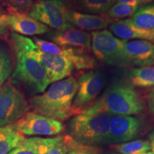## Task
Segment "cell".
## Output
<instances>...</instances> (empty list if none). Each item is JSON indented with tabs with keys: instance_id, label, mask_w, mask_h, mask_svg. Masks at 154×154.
Wrapping results in <instances>:
<instances>
[{
	"instance_id": "obj_1",
	"label": "cell",
	"mask_w": 154,
	"mask_h": 154,
	"mask_svg": "<svg viewBox=\"0 0 154 154\" xmlns=\"http://www.w3.org/2000/svg\"><path fill=\"white\" fill-rule=\"evenodd\" d=\"M77 89V81L68 77L53 83L44 93L34 96L29 106L34 113L61 122L74 116L72 103Z\"/></svg>"
},
{
	"instance_id": "obj_2",
	"label": "cell",
	"mask_w": 154,
	"mask_h": 154,
	"mask_svg": "<svg viewBox=\"0 0 154 154\" xmlns=\"http://www.w3.org/2000/svg\"><path fill=\"white\" fill-rule=\"evenodd\" d=\"M110 119L111 113L91 104L69 121V135L76 142L84 145L97 146L105 144Z\"/></svg>"
},
{
	"instance_id": "obj_3",
	"label": "cell",
	"mask_w": 154,
	"mask_h": 154,
	"mask_svg": "<svg viewBox=\"0 0 154 154\" xmlns=\"http://www.w3.org/2000/svg\"><path fill=\"white\" fill-rule=\"evenodd\" d=\"M92 104L111 114L134 116L144 109L143 100L129 83H114Z\"/></svg>"
},
{
	"instance_id": "obj_4",
	"label": "cell",
	"mask_w": 154,
	"mask_h": 154,
	"mask_svg": "<svg viewBox=\"0 0 154 154\" xmlns=\"http://www.w3.org/2000/svg\"><path fill=\"white\" fill-rule=\"evenodd\" d=\"M14 51H19L38 61L47 71L50 82L54 83L69 76L74 66L70 61L59 56L49 54L38 49L32 38L14 32L10 34Z\"/></svg>"
},
{
	"instance_id": "obj_5",
	"label": "cell",
	"mask_w": 154,
	"mask_h": 154,
	"mask_svg": "<svg viewBox=\"0 0 154 154\" xmlns=\"http://www.w3.org/2000/svg\"><path fill=\"white\" fill-rule=\"evenodd\" d=\"M91 48L95 57L109 66L128 67L124 54V45L128 40L121 39L107 29L92 32Z\"/></svg>"
},
{
	"instance_id": "obj_6",
	"label": "cell",
	"mask_w": 154,
	"mask_h": 154,
	"mask_svg": "<svg viewBox=\"0 0 154 154\" xmlns=\"http://www.w3.org/2000/svg\"><path fill=\"white\" fill-rule=\"evenodd\" d=\"M17 62L11 78L23 83L36 94L46 91L51 82L44 67L33 58L19 51H14Z\"/></svg>"
},
{
	"instance_id": "obj_7",
	"label": "cell",
	"mask_w": 154,
	"mask_h": 154,
	"mask_svg": "<svg viewBox=\"0 0 154 154\" xmlns=\"http://www.w3.org/2000/svg\"><path fill=\"white\" fill-rule=\"evenodd\" d=\"M29 108L22 91L11 82L0 86V127L14 124L28 112Z\"/></svg>"
},
{
	"instance_id": "obj_8",
	"label": "cell",
	"mask_w": 154,
	"mask_h": 154,
	"mask_svg": "<svg viewBox=\"0 0 154 154\" xmlns=\"http://www.w3.org/2000/svg\"><path fill=\"white\" fill-rule=\"evenodd\" d=\"M69 10L65 0H41L34 4L29 15L47 26L60 30L70 25L67 21Z\"/></svg>"
},
{
	"instance_id": "obj_9",
	"label": "cell",
	"mask_w": 154,
	"mask_h": 154,
	"mask_svg": "<svg viewBox=\"0 0 154 154\" xmlns=\"http://www.w3.org/2000/svg\"><path fill=\"white\" fill-rule=\"evenodd\" d=\"M78 89L72 103L74 116H76L91 106L99 96L105 84L103 73L91 70L84 73L77 80Z\"/></svg>"
},
{
	"instance_id": "obj_10",
	"label": "cell",
	"mask_w": 154,
	"mask_h": 154,
	"mask_svg": "<svg viewBox=\"0 0 154 154\" xmlns=\"http://www.w3.org/2000/svg\"><path fill=\"white\" fill-rule=\"evenodd\" d=\"M141 119L134 116L111 114L105 144H116L136 140L143 130Z\"/></svg>"
},
{
	"instance_id": "obj_11",
	"label": "cell",
	"mask_w": 154,
	"mask_h": 154,
	"mask_svg": "<svg viewBox=\"0 0 154 154\" xmlns=\"http://www.w3.org/2000/svg\"><path fill=\"white\" fill-rule=\"evenodd\" d=\"M12 124L24 136H56L64 130L61 121L34 112H27Z\"/></svg>"
},
{
	"instance_id": "obj_12",
	"label": "cell",
	"mask_w": 154,
	"mask_h": 154,
	"mask_svg": "<svg viewBox=\"0 0 154 154\" xmlns=\"http://www.w3.org/2000/svg\"><path fill=\"white\" fill-rule=\"evenodd\" d=\"M34 43L41 51L49 54L66 58L74 64L76 69H91L96 66V59L87 54L84 50L71 47H60L52 42L34 37Z\"/></svg>"
},
{
	"instance_id": "obj_13",
	"label": "cell",
	"mask_w": 154,
	"mask_h": 154,
	"mask_svg": "<svg viewBox=\"0 0 154 154\" xmlns=\"http://www.w3.org/2000/svg\"><path fill=\"white\" fill-rule=\"evenodd\" d=\"M2 17L9 28H11L14 33L22 36L42 35L49 31L48 26L29 14L18 12L11 8L7 14H2Z\"/></svg>"
},
{
	"instance_id": "obj_14",
	"label": "cell",
	"mask_w": 154,
	"mask_h": 154,
	"mask_svg": "<svg viewBox=\"0 0 154 154\" xmlns=\"http://www.w3.org/2000/svg\"><path fill=\"white\" fill-rule=\"evenodd\" d=\"M124 54L130 66L147 67L154 66V43L146 40L127 41Z\"/></svg>"
},
{
	"instance_id": "obj_15",
	"label": "cell",
	"mask_w": 154,
	"mask_h": 154,
	"mask_svg": "<svg viewBox=\"0 0 154 154\" xmlns=\"http://www.w3.org/2000/svg\"><path fill=\"white\" fill-rule=\"evenodd\" d=\"M49 38L60 47L84 50L90 48L91 45V34L74 27L72 24L63 29L56 30L51 33Z\"/></svg>"
},
{
	"instance_id": "obj_16",
	"label": "cell",
	"mask_w": 154,
	"mask_h": 154,
	"mask_svg": "<svg viewBox=\"0 0 154 154\" xmlns=\"http://www.w3.org/2000/svg\"><path fill=\"white\" fill-rule=\"evenodd\" d=\"M67 21L72 26L83 31H99L105 29L111 24V19L105 16L86 14L77 11L69 10Z\"/></svg>"
},
{
	"instance_id": "obj_17",
	"label": "cell",
	"mask_w": 154,
	"mask_h": 154,
	"mask_svg": "<svg viewBox=\"0 0 154 154\" xmlns=\"http://www.w3.org/2000/svg\"><path fill=\"white\" fill-rule=\"evenodd\" d=\"M113 35L121 39L138 38L154 43V30H145L134 26L131 19H120L109 25Z\"/></svg>"
},
{
	"instance_id": "obj_18",
	"label": "cell",
	"mask_w": 154,
	"mask_h": 154,
	"mask_svg": "<svg viewBox=\"0 0 154 154\" xmlns=\"http://www.w3.org/2000/svg\"><path fill=\"white\" fill-rule=\"evenodd\" d=\"M37 154H67L73 138L69 135L53 138L33 137Z\"/></svg>"
},
{
	"instance_id": "obj_19",
	"label": "cell",
	"mask_w": 154,
	"mask_h": 154,
	"mask_svg": "<svg viewBox=\"0 0 154 154\" xmlns=\"http://www.w3.org/2000/svg\"><path fill=\"white\" fill-rule=\"evenodd\" d=\"M25 137L13 124L0 127V154H8L19 146Z\"/></svg>"
},
{
	"instance_id": "obj_20",
	"label": "cell",
	"mask_w": 154,
	"mask_h": 154,
	"mask_svg": "<svg viewBox=\"0 0 154 154\" xmlns=\"http://www.w3.org/2000/svg\"><path fill=\"white\" fill-rule=\"evenodd\" d=\"M129 84L137 87L154 86V66L136 68L128 72Z\"/></svg>"
},
{
	"instance_id": "obj_21",
	"label": "cell",
	"mask_w": 154,
	"mask_h": 154,
	"mask_svg": "<svg viewBox=\"0 0 154 154\" xmlns=\"http://www.w3.org/2000/svg\"><path fill=\"white\" fill-rule=\"evenodd\" d=\"M74 3L83 13L103 14L116 3V0H74Z\"/></svg>"
},
{
	"instance_id": "obj_22",
	"label": "cell",
	"mask_w": 154,
	"mask_h": 154,
	"mask_svg": "<svg viewBox=\"0 0 154 154\" xmlns=\"http://www.w3.org/2000/svg\"><path fill=\"white\" fill-rule=\"evenodd\" d=\"M131 19L136 27L145 30H154V3L138 8Z\"/></svg>"
},
{
	"instance_id": "obj_23",
	"label": "cell",
	"mask_w": 154,
	"mask_h": 154,
	"mask_svg": "<svg viewBox=\"0 0 154 154\" xmlns=\"http://www.w3.org/2000/svg\"><path fill=\"white\" fill-rule=\"evenodd\" d=\"M111 149L119 154H134L149 151L151 146L149 140H134L125 143L112 144Z\"/></svg>"
},
{
	"instance_id": "obj_24",
	"label": "cell",
	"mask_w": 154,
	"mask_h": 154,
	"mask_svg": "<svg viewBox=\"0 0 154 154\" xmlns=\"http://www.w3.org/2000/svg\"><path fill=\"white\" fill-rule=\"evenodd\" d=\"M13 72V61L7 45L0 42V86L8 79Z\"/></svg>"
},
{
	"instance_id": "obj_25",
	"label": "cell",
	"mask_w": 154,
	"mask_h": 154,
	"mask_svg": "<svg viewBox=\"0 0 154 154\" xmlns=\"http://www.w3.org/2000/svg\"><path fill=\"white\" fill-rule=\"evenodd\" d=\"M138 6L133 5L127 3L117 2L113 5L105 13V17L112 19H122L126 17H131L135 14Z\"/></svg>"
},
{
	"instance_id": "obj_26",
	"label": "cell",
	"mask_w": 154,
	"mask_h": 154,
	"mask_svg": "<svg viewBox=\"0 0 154 154\" xmlns=\"http://www.w3.org/2000/svg\"><path fill=\"white\" fill-rule=\"evenodd\" d=\"M8 154H37L33 137L25 138L22 143L11 150Z\"/></svg>"
},
{
	"instance_id": "obj_27",
	"label": "cell",
	"mask_w": 154,
	"mask_h": 154,
	"mask_svg": "<svg viewBox=\"0 0 154 154\" xmlns=\"http://www.w3.org/2000/svg\"><path fill=\"white\" fill-rule=\"evenodd\" d=\"M98 146L84 145L73 139L67 154H99Z\"/></svg>"
},
{
	"instance_id": "obj_28",
	"label": "cell",
	"mask_w": 154,
	"mask_h": 154,
	"mask_svg": "<svg viewBox=\"0 0 154 154\" xmlns=\"http://www.w3.org/2000/svg\"><path fill=\"white\" fill-rule=\"evenodd\" d=\"M11 8L22 14H29L34 5L33 0H5Z\"/></svg>"
},
{
	"instance_id": "obj_29",
	"label": "cell",
	"mask_w": 154,
	"mask_h": 154,
	"mask_svg": "<svg viewBox=\"0 0 154 154\" xmlns=\"http://www.w3.org/2000/svg\"><path fill=\"white\" fill-rule=\"evenodd\" d=\"M146 102L149 111L154 116V86L150 87L146 94Z\"/></svg>"
},
{
	"instance_id": "obj_30",
	"label": "cell",
	"mask_w": 154,
	"mask_h": 154,
	"mask_svg": "<svg viewBox=\"0 0 154 154\" xmlns=\"http://www.w3.org/2000/svg\"><path fill=\"white\" fill-rule=\"evenodd\" d=\"M154 0H116L117 2H122V3H127L133 5H137L139 6L140 5H143V4L150 3Z\"/></svg>"
},
{
	"instance_id": "obj_31",
	"label": "cell",
	"mask_w": 154,
	"mask_h": 154,
	"mask_svg": "<svg viewBox=\"0 0 154 154\" xmlns=\"http://www.w3.org/2000/svg\"><path fill=\"white\" fill-rule=\"evenodd\" d=\"M8 30L9 26L4 22L2 17V14H0V36H2L4 34H5L8 32Z\"/></svg>"
},
{
	"instance_id": "obj_32",
	"label": "cell",
	"mask_w": 154,
	"mask_h": 154,
	"mask_svg": "<svg viewBox=\"0 0 154 154\" xmlns=\"http://www.w3.org/2000/svg\"><path fill=\"white\" fill-rule=\"evenodd\" d=\"M149 143L151 146V154H154V131H153L149 135Z\"/></svg>"
},
{
	"instance_id": "obj_33",
	"label": "cell",
	"mask_w": 154,
	"mask_h": 154,
	"mask_svg": "<svg viewBox=\"0 0 154 154\" xmlns=\"http://www.w3.org/2000/svg\"><path fill=\"white\" fill-rule=\"evenodd\" d=\"M134 154H151V151H149L142 152V153H134Z\"/></svg>"
},
{
	"instance_id": "obj_34",
	"label": "cell",
	"mask_w": 154,
	"mask_h": 154,
	"mask_svg": "<svg viewBox=\"0 0 154 154\" xmlns=\"http://www.w3.org/2000/svg\"><path fill=\"white\" fill-rule=\"evenodd\" d=\"M103 154H117L116 153H103Z\"/></svg>"
},
{
	"instance_id": "obj_35",
	"label": "cell",
	"mask_w": 154,
	"mask_h": 154,
	"mask_svg": "<svg viewBox=\"0 0 154 154\" xmlns=\"http://www.w3.org/2000/svg\"><path fill=\"white\" fill-rule=\"evenodd\" d=\"M38 1H41V0H38Z\"/></svg>"
}]
</instances>
